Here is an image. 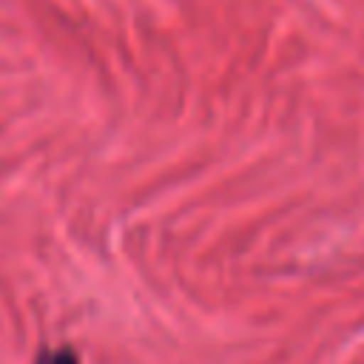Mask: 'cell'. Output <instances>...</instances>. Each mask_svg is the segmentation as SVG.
<instances>
[{
    "mask_svg": "<svg viewBox=\"0 0 364 364\" xmlns=\"http://www.w3.org/2000/svg\"><path fill=\"white\" fill-rule=\"evenodd\" d=\"M37 364H80V361H77V355H74L71 347H57V350H46V353H40Z\"/></svg>",
    "mask_w": 364,
    "mask_h": 364,
    "instance_id": "obj_1",
    "label": "cell"
}]
</instances>
